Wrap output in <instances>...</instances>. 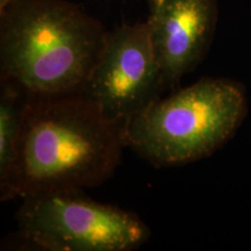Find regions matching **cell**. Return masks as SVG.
Listing matches in <instances>:
<instances>
[{"mask_svg":"<svg viewBox=\"0 0 251 251\" xmlns=\"http://www.w3.org/2000/svg\"><path fill=\"white\" fill-rule=\"evenodd\" d=\"M15 1H18V0H0V11H2V9H5L6 7H8L9 5H12Z\"/></svg>","mask_w":251,"mask_h":251,"instance_id":"cell-8","label":"cell"},{"mask_svg":"<svg viewBox=\"0 0 251 251\" xmlns=\"http://www.w3.org/2000/svg\"><path fill=\"white\" fill-rule=\"evenodd\" d=\"M248 114L244 85L205 77L149 103L126 124V143L156 168L211 156L236 133Z\"/></svg>","mask_w":251,"mask_h":251,"instance_id":"cell-3","label":"cell"},{"mask_svg":"<svg viewBox=\"0 0 251 251\" xmlns=\"http://www.w3.org/2000/svg\"><path fill=\"white\" fill-rule=\"evenodd\" d=\"M218 23L216 0H158L147 20L166 90L202 61Z\"/></svg>","mask_w":251,"mask_h":251,"instance_id":"cell-6","label":"cell"},{"mask_svg":"<svg viewBox=\"0 0 251 251\" xmlns=\"http://www.w3.org/2000/svg\"><path fill=\"white\" fill-rule=\"evenodd\" d=\"M28 94L11 81L1 79L0 90V179L13 164L23 130Z\"/></svg>","mask_w":251,"mask_h":251,"instance_id":"cell-7","label":"cell"},{"mask_svg":"<svg viewBox=\"0 0 251 251\" xmlns=\"http://www.w3.org/2000/svg\"><path fill=\"white\" fill-rule=\"evenodd\" d=\"M164 90L147 21L107 31L101 55L83 90L103 117L127 124Z\"/></svg>","mask_w":251,"mask_h":251,"instance_id":"cell-5","label":"cell"},{"mask_svg":"<svg viewBox=\"0 0 251 251\" xmlns=\"http://www.w3.org/2000/svg\"><path fill=\"white\" fill-rule=\"evenodd\" d=\"M107 31L65 0H18L0 11V74L28 96L83 92Z\"/></svg>","mask_w":251,"mask_h":251,"instance_id":"cell-2","label":"cell"},{"mask_svg":"<svg viewBox=\"0 0 251 251\" xmlns=\"http://www.w3.org/2000/svg\"><path fill=\"white\" fill-rule=\"evenodd\" d=\"M17 224L26 242L46 251H131L150 237L140 216L96 201L81 190L24 198Z\"/></svg>","mask_w":251,"mask_h":251,"instance_id":"cell-4","label":"cell"},{"mask_svg":"<svg viewBox=\"0 0 251 251\" xmlns=\"http://www.w3.org/2000/svg\"><path fill=\"white\" fill-rule=\"evenodd\" d=\"M125 129L126 124L107 120L83 92L28 96L17 155L0 179V199L103 184L127 147Z\"/></svg>","mask_w":251,"mask_h":251,"instance_id":"cell-1","label":"cell"},{"mask_svg":"<svg viewBox=\"0 0 251 251\" xmlns=\"http://www.w3.org/2000/svg\"><path fill=\"white\" fill-rule=\"evenodd\" d=\"M148 1H149V6H151V5L155 4L156 1H158V0H148Z\"/></svg>","mask_w":251,"mask_h":251,"instance_id":"cell-9","label":"cell"}]
</instances>
